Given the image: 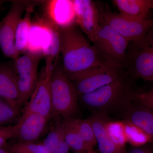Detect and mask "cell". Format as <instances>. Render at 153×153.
I'll use <instances>...</instances> for the list:
<instances>
[{
	"label": "cell",
	"mask_w": 153,
	"mask_h": 153,
	"mask_svg": "<svg viewBox=\"0 0 153 153\" xmlns=\"http://www.w3.org/2000/svg\"><path fill=\"white\" fill-rule=\"evenodd\" d=\"M63 71L71 81L94 71L107 61L89 43L75 24L58 28Z\"/></svg>",
	"instance_id": "1"
},
{
	"label": "cell",
	"mask_w": 153,
	"mask_h": 153,
	"mask_svg": "<svg viewBox=\"0 0 153 153\" xmlns=\"http://www.w3.org/2000/svg\"><path fill=\"white\" fill-rule=\"evenodd\" d=\"M135 93L124 75L93 92L79 96L78 99L93 111L94 115L106 117L110 113L122 114L134 101Z\"/></svg>",
	"instance_id": "2"
},
{
	"label": "cell",
	"mask_w": 153,
	"mask_h": 153,
	"mask_svg": "<svg viewBox=\"0 0 153 153\" xmlns=\"http://www.w3.org/2000/svg\"><path fill=\"white\" fill-rule=\"evenodd\" d=\"M50 90L53 116L61 117L63 120L75 118L79 109L78 96L57 60L52 68Z\"/></svg>",
	"instance_id": "3"
},
{
	"label": "cell",
	"mask_w": 153,
	"mask_h": 153,
	"mask_svg": "<svg viewBox=\"0 0 153 153\" xmlns=\"http://www.w3.org/2000/svg\"><path fill=\"white\" fill-rule=\"evenodd\" d=\"M123 68L134 78L153 82V28L129 42Z\"/></svg>",
	"instance_id": "4"
},
{
	"label": "cell",
	"mask_w": 153,
	"mask_h": 153,
	"mask_svg": "<svg viewBox=\"0 0 153 153\" xmlns=\"http://www.w3.org/2000/svg\"><path fill=\"white\" fill-rule=\"evenodd\" d=\"M91 41L103 59L123 68L129 42L123 36L101 20Z\"/></svg>",
	"instance_id": "5"
},
{
	"label": "cell",
	"mask_w": 153,
	"mask_h": 153,
	"mask_svg": "<svg viewBox=\"0 0 153 153\" xmlns=\"http://www.w3.org/2000/svg\"><path fill=\"white\" fill-rule=\"evenodd\" d=\"M43 56L41 53L27 52L14 60V68L18 76L21 109L27 104L38 84V66Z\"/></svg>",
	"instance_id": "6"
},
{
	"label": "cell",
	"mask_w": 153,
	"mask_h": 153,
	"mask_svg": "<svg viewBox=\"0 0 153 153\" xmlns=\"http://www.w3.org/2000/svg\"><path fill=\"white\" fill-rule=\"evenodd\" d=\"M46 62L41 70L37 86L19 120H22L33 113L41 115L49 120L53 116L50 90L52 61L46 60Z\"/></svg>",
	"instance_id": "7"
},
{
	"label": "cell",
	"mask_w": 153,
	"mask_h": 153,
	"mask_svg": "<svg viewBox=\"0 0 153 153\" xmlns=\"http://www.w3.org/2000/svg\"><path fill=\"white\" fill-rule=\"evenodd\" d=\"M30 5L29 2L11 1L8 12L0 22V47L6 57L14 60L19 57L15 48L17 27L22 15Z\"/></svg>",
	"instance_id": "8"
},
{
	"label": "cell",
	"mask_w": 153,
	"mask_h": 153,
	"mask_svg": "<svg viewBox=\"0 0 153 153\" xmlns=\"http://www.w3.org/2000/svg\"><path fill=\"white\" fill-rule=\"evenodd\" d=\"M124 69L107 61L94 71L71 81L79 96L93 92L124 76Z\"/></svg>",
	"instance_id": "9"
},
{
	"label": "cell",
	"mask_w": 153,
	"mask_h": 153,
	"mask_svg": "<svg viewBox=\"0 0 153 153\" xmlns=\"http://www.w3.org/2000/svg\"><path fill=\"white\" fill-rule=\"evenodd\" d=\"M101 19L129 42L142 38L153 28V19L134 20L108 12L101 13Z\"/></svg>",
	"instance_id": "10"
},
{
	"label": "cell",
	"mask_w": 153,
	"mask_h": 153,
	"mask_svg": "<svg viewBox=\"0 0 153 153\" xmlns=\"http://www.w3.org/2000/svg\"><path fill=\"white\" fill-rule=\"evenodd\" d=\"M75 24L92 41L101 23V13L95 3L90 0L72 1Z\"/></svg>",
	"instance_id": "11"
},
{
	"label": "cell",
	"mask_w": 153,
	"mask_h": 153,
	"mask_svg": "<svg viewBox=\"0 0 153 153\" xmlns=\"http://www.w3.org/2000/svg\"><path fill=\"white\" fill-rule=\"evenodd\" d=\"M0 98L20 113L18 76L14 64L0 63Z\"/></svg>",
	"instance_id": "12"
},
{
	"label": "cell",
	"mask_w": 153,
	"mask_h": 153,
	"mask_svg": "<svg viewBox=\"0 0 153 153\" xmlns=\"http://www.w3.org/2000/svg\"><path fill=\"white\" fill-rule=\"evenodd\" d=\"M49 121L38 114H30L18 121V129L15 137L19 142L36 143L44 133Z\"/></svg>",
	"instance_id": "13"
},
{
	"label": "cell",
	"mask_w": 153,
	"mask_h": 153,
	"mask_svg": "<svg viewBox=\"0 0 153 153\" xmlns=\"http://www.w3.org/2000/svg\"><path fill=\"white\" fill-rule=\"evenodd\" d=\"M124 120L153 136V111L134 101L123 112Z\"/></svg>",
	"instance_id": "14"
},
{
	"label": "cell",
	"mask_w": 153,
	"mask_h": 153,
	"mask_svg": "<svg viewBox=\"0 0 153 153\" xmlns=\"http://www.w3.org/2000/svg\"><path fill=\"white\" fill-rule=\"evenodd\" d=\"M120 14L136 20H146L153 9V0H113Z\"/></svg>",
	"instance_id": "15"
},
{
	"label": "cell",
	"mask_w": 153,
	"mask_h": 153,
	"mask_svg": "<svg viewBox=\"0 0 153 153\" xmlns=\"http://www.w3.org/2000/svg\"><path fill=\"white\" fill-rule=\"evenodd\" d=\"M51 23L57 27L75 24V14L72 1H51L49 4Z\"/></svg>",
	"instance_id": "16"
},
{
	"label": "cell",
	"mask_w": 153,
	"mask_h": 153,
	"mask_svg": "<svg viewBox=\"0 0 153 153\" xmlns=\"http://www.w3.org/2000/svg\"><path fill=\"white\" fill-rule=\"evenodd\" d=\"M89 119L93 127L100 153H126L125 149L118 147L108 137L105 128L106 117L93 115Z\"/></svg>",
	"instance_id": "17"
},
{
	"label": "cell",
	"mask_w": 153,
	"mask_h": 153,
	"mask_svg": "<svg viewBox=\"0 0 153 153\" xmlns=\"http://www.w3.org/2000/svg\"><path fill=\"white\" fill-rule=\"evenodd\" d=\"M64 140L70 149L75 153L85 152L93 150L84 141L74 126L71 119L62 121Z\"/></svg>",
	"instance_id": "18"
},
{
	"label": "cell",
	"mask_w": 153,
	"mask_h": 153,
	"mask_svg": "<svg viewBox=\"0 0 153 153\" xmlns=\"http://www.w3.org/2000/svg\"><path fill=\"white\" fill-rule=\"evenodd\" d=\"M32 9V5L28 7L25 16L20 21L17 27L15 37V48L19 56L22 53L27 52V49L28 38L32 25L31 21Z\"/></svg>",
	"instance_id": "19"
},
{
	"label": "cell",
	"mask_w": 153,
	"mask_h": 153,
	"mask_svg": "<svg viewBox=\"0 0 153 153\" xmlns=\"http://www.w3.org/2000/svg\"><path fill=\"white\" fill-rule=\"evenodd\" d=\"M124 132L127 143L128 142L133 147H138L153 142V136L148 134L141 129L134 125L123 120Z\"/></svg>",
	"instance_id": "20"
},
{
	"label": "cell",
	"mask_w": 153,
	"mask_h": 153,
	"mask_svg": "<svg viewBox=\"0 0 153 153\" xmlns=\"http://www.w3.org/2000/svg\"><path fill=\"white\" fill-rule=\"evenodd\" d=\"M105 128L112 142L118 147L125 149L127 140L125 134L123 122L106 120Z\"/></svg>",
	"instance_id": "21"
},
{
	"label": "cell",
	"mask_w": 153,
	"mask_h": 153,
	"mask_svg": "<svg viewBox=\"0 0 153 153\" xmlns=\"http://www.w3.org/2000/svg\"><path fill=\"white\" fill-rule=\"evenodd\" d=\"M72 123L84 141L91 148L97 144L90 120L71 118Z\"/></svg>",
	"instance_id": "22"
},
{
	"label": "cell",
	"mask_w": 153,
	"mask_h": 153,
	"mask_svg": "<svg viewBox=\"0 0 153 153\" xmlns=\"http://www.w3.org/2000/svg\"><path fill=\"white\" fill-rule=\"evenodd\" d=\"M64 139L62 121L59 123L49 132L43 144L51 153H55L61 141Z\"/></svg>",
	"instance_id": "23"
},
{
	"label": "cell",
	"mask_w": 153,
	"mask_h": 153,
	"mask_svg": "<svg viewBox=\"0 0 153 153\" xmlns=\"http://www.w3.org/2000/svg\"><path fill=\"white\" fill-rule=\"evenodd\" d=\"M6 148L11 153H51L43 143L18 142Z\"/></svg>",
	"instance_id": "24"
},
{
	"label": "cell",
	"mask_w": 153,
	"mask_h": 153,
	"mask_svg": "<svg viewBox=\"0 0 153 153\" xmlns=\"http://www.w3.org/2000/svg\"><path fill=\"white\" fill-rule=\"evenodd\" d=\"M19 114L7 102L3 101L0 104V126L11 125L17 123Z\"/></svg>",
	"instance_id": "25"
},
{
	"label": "cell",
	"mask_w": 153,
	"mask_h": 153,
	"mask_svg": "<svg viewBox=\"0 0 153 153\" xmlns=\"http://www.w3.org/2000/svg\"><path fill=\"white\" fill-rule=\"evenodd\" d=\"M18 129L17 123L13 125L0 126V148L5 147L7 141L15 137Z\"/></svg>",
	"instance_id": "26"
},
{
	"label": "cell",
	"mask_w": 153,
	"mask_h": 153,
	"mask_svg": "<svg viewBox=\"0 0 153 153\" xmlns=\"http://www.w3.org/2000/svg\"><path fill=\"white\" fill-rule=\"evenodd\" d=\"M134 100L137 103L153 111V88L145 92H136Z\"/></svg>",
	"instance_id": "27"
},
{
	"label": "cell",
	"mask_w": 153,
	"mask_h": 153,
	"mask_svg": "<svg viewBox=\"0 0 153 153\" xmlns=\"http://www.w3.org/2000/svg\"><path fill=\"white\" fill-rule=\"evenodd\" d=\"M128 153H153V142L138 147H133Z\"/></svg>",
	"instance_id": "28"
},
{
	"label": "cell",
	"mask_w": 153,
	"mask_h": 153,
	"mask_svg": "<svg viewBox=\"0 0 153 153\" xmlns=\"http://www.w3.org/2000/svg\"><path fill=\"white\" fill-rule=\"evenodd\" d=\"M70 149V147L64 139L60 143L55 153H69Z\"/></svg>",
	"instance_id": "29"
},
{
	"label": "cell",
	"mask_w": 153,
	"mask_h": 153,
	"mask_svg": "<svg viewBox=\"0 0 153 153\" xmlns=\"http://www.w3.org/2000/svg\"><path fill=\"white\" fill-rule=\"evenodd\" d=\"M0 153H10L8 150L6 149V147L0 148Z\"/></svg>",
	"instance_id": "30"
},
{
	"label": "cell",
	"mask_w": 153,
	"mask_h": 153,
	"mask_svg": "<svg viewBox=\"0 0 153 153\" xmlns=\"http://www.w3.org/2000/svg\"><path fill=\"white\" fill-rule=\"evenodd\" d=\"M4 2V1H0V7H1Z\"/></svg>",
	"instance_id": "31"
},
{
	"label": "cell",
	"mask_w": 153,
	"mask_h": 153,
	"mask_svg": "<svg viewBox=\"0 0 153 153\" xmlns=\"http://www.w3.org/2000/svg\"><path fill=\"white\" fill-rule=\"evenodd\" d=\"M88 153H96L95 151L94 150H90L88 151Z\"/></svg>",
	"instance_id": "32"
},
{
	"label": "cell",
	"mask_w": 153,
	"mask_h": 153,
	"mask_svg": "<svg viewBox=\"0 0 153 153\" xmlns=\"http://www.w3.org/2000/svg\"><path fill=\"white\" fill-rule=\"evenodd\" d=\"M3 101H4V100H3L2 99L0 98V104H1Z\"/></svg>",
	"instance_id": "33"
},
{
	"label": "cell",
	"mask_w": 153,
	"mask_h": 153,
	"mask_svg": "<svg viewBox=\"0 0 153 153\" xmlns=\"http://www.w3.org/2000/svg\"><path fill=\"white\" fill-rule=\"evenodd\" d=\"M88 152H85L79 153H88Z\"/></svg>",
	"instance_id": "34"
},
{
	"label": "cell",
	"mask_w": 153,
	"mask_h": 153,
	"mask_svg": "<svg viewBox=\"0 0 153 153\" xmlns=\"http://www.w3.org/2000/svg\"><path fill=\"white\" fill-rule=\"evenodd\" d=\"M10 153H11V152H10Z\"/></svg>",
	"instance_id": "35"
}]
</instances>
